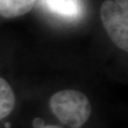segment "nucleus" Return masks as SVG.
Segmentation results:
<instances>
[{
    "label": "nucleus",
    "instance_id": "f257e3e1",
    "mask_svg": "<svg viewBox=\"0 0 128 128\" xmlns=\"http://www.w3.org/2000/svg\"><path fill=\"white\" fill-rule=\"evenodd\" d=\"M49 106L59 121L72 128H80L91 115L89 99L76 90H64L54 94Z\"/></svg>",
    "mask_w": 128,
    "mask_h": 128
},
{
    "label": "nucleus",
    "instance_id": "f03ea898",
    "mask_svg": "<svg viewBox=\"0 0 128 128\" xmlns=\"http://www.w3.org/2000/svg\"><path fill=\"white\" fill-rule=\"evenodd\" d=\"M100 18L108 35L118 48L128 50V11L114 1L107 0L102 4Z\"/></svg>",
    "mask_w": 128,
    "mask_h": 128
},
{
    "label": "nucleus",
    "instance_id": "7ed1b4c3",
    "mask_svg": "<svg viewBox=\"0 0 128 128\" xmlns=\"http://www.w3.org/2000/svg\"><path fill=\"white\" fill-rule=\"evenodd\" d=\"M47 12L67 20L79 19L83 13L82 0H38Z\"/></svg>",
    "mask_w": 128,
    "mask_h": 128
},
{
    "label": "nucleus",
    "instance_id": "20e7f679",
    "mask_svg": "<svg viewBox=\"0 0 128 128\" xmlns=\"http://www.w3.org/2000/svg\"><path fill=\"white\" fill-rule=\"evenodd\" d=\"M36 0H0V15L6 18H15L28 13Z\"/></svg>",
    "mask_w": 128,
    "mask_h": 128
},
{
    "label": "nucleus",
    "instance_id": "39448f33",
    "mask_svg": "<svg viewBox=\"0 0 128 128\" xmlns=\"http://www.w3.org/2000/svg\"><path fill=\"white\" fill-rule=\"evenodd\" d=\"M15 95L6 79L0 77V120L8 116L14 109Z\"/></svg>",
    "mask_w": 128,
    "mask_h": 128
},
{
    "label": "nucleus",
    "instance_id": "423d86ee",
    "mask_svg": "<svg viewBox=\"0 0 128 128\" xmlns=\"http://www.w3.org/2000/svg\"><path fill=\"white\" fill-rule=\"evenodd\" d=\"M114 2L121 6L123 10L128 11V0H114Z\"/></svg>",
    "mask_w": 128,
    "mask_h": 128
},
{
    "label": "nucleus",
    "instance_id": "0eeeda50",
    "mask_svg": "<svg viewBox=\"0 0 128 128\" xmlns=\"http://www.w3.org/2000/svg\"><path fill=\"white\" fill-rule=\"evenodd\" d=\"M32 125H33L34 128H42L44 125H45V123H44V121H43L42 118H36L33 122H32Z\"/></svg>",
    "mask_w": 128,
    "mask_h": 128
},
{
    "label": "nucleus",
    "instance_id": "6e6552de",
    "mask_svg": "<svg viewBox=\"0 0 128 128\" xmlns=\"http://www.w3.org/2000/svg\"><path fill=\"white\" fill-rule=\"evenodd\" d=\"M42 128H60V127L56 126V125H44Z\"/></svg>",
    "mask_w": 128,
    "mask_h": 128
}]
</instances>
